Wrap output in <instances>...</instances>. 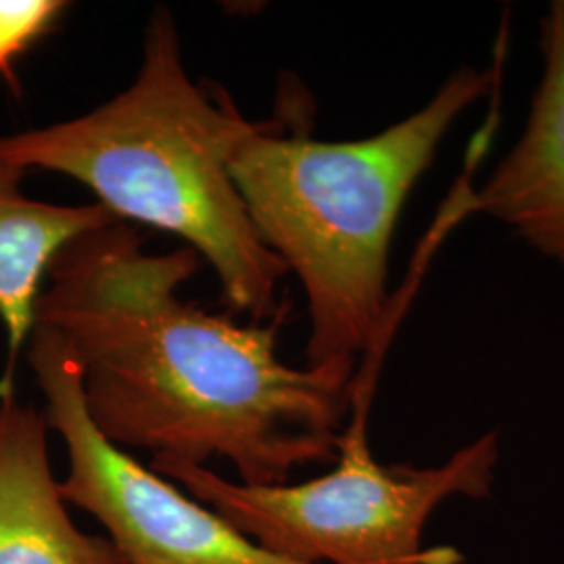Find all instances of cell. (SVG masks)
<instances>
[{
  "instance_id": "cell-7",
  "label": "cell",
  "mask_w": 564,
  "mask_h": 564,
  "mask_svg": "<svg viewBox=\"0 0 564 564\" xmlns=\"http://www.w3.org/2000/svg\"><path fill=\"white\" fill-rule=\"evenodd\" d=\"M0 564H123L109 538L72 521L48 458V424L0 384Z\"/></svg>"
},
{
  "instance_id": "cell-5",
  "label": "cell",
  "mask_w": 564,
  "mask_h": 564,
  "mask_svg": "<svg viewBox=\"0 0 564 564\" xmlns=\"http://www.w3.org/2000/svg\"><path fill=\"white\" fill-rule=\"evenodd\" d=\"M28 364L46 400V424L67 449L61 498L105 527L123 564H302L270 554L102 437L84 403L80 362L53 330L32 328Z\"/></svg>"
},
{
  "instance_id": "cell-2",
  "label": "cell",
  "mask_w": 564,
  "mask_h": 564,
  "mask_svg": "<svg viewBox=\"0 0 564 564\" xmlns=\"http://www.w3.org/2000/svg\"><path fill=\"white\" fill-rule=\"evenodd\" d=\"M496 69L460 67L433 99L360 141L312 139L307 121H249L230 174L263 245L302 282L310 337L305 366L351 368L379 381L410 300L387 293L389 251L414 186Z\"/></svg>"
},
{
  "instance_id": "cell-8",
  "label": "cell",
  "mask_w": 564,
  "mask_h": 564,
  "mask_svg": "<svg viewBox=\"0 0 564 564\" xmlns=\"http://www.w3.org/2000/svg\"><path fill=\"white\" fill-rule=\"evenodd\" d=\"M28 170L0 162V323L9 343V372L30 341L36 303L48 268L65 245L111 223H121L99 203L55 205L28 197L21 182Z\"/></svg>"
},
{
  "instance_id": "cell-1",
  "label": "cell",
  "mask_w": 564,
  "mask_h": 564,
  "mask_svg": "<svg viewBox=\"0 0 564 564\" xmlns=\"http://www.w3.org/2000/svg\"><path fill=\"white\" fill-rule=\"evenodd\" d=\"M199 260L186 245L149 253L126 223L57 253L34 326L80 362L90 421L111 444L153 460L224 458L245 485H282L307 464L335 463L356 370L282 362L289 310L239 324L184 302L181 286Z\"/></svg>"
},
{
  "instance_id": "cell-3",
  "label": "cell",
  "mask_w": 564,
  "mask_h": 564,
  "mask_svg": "<svg viewBox=\"0 0 564 564\" xmlns=\"http://www.w3.org/2000/svg\"><path fill=\"white\" fill-rule=\"evenodd\" d=\"M247 126L226 93L209 97L188 78L176 21L158 9L126 90L74 120L0 137V162L74 178L121 223L178 237L214 268L224 303L262 323L286 310L276 297L286 268L230 174Z\"/></svg>"
},
{
  "instance_id": "cell-6",
  "label": "cell",
  "mask_w": 564,
  "mask_h": 564,
  "mask_svg": "<svg viewBox=\"0 0 564 564\" xmlns=\"http://www.w3.org/2000/svg\"><path fill=\"white\" fill-rule=\"evenodd\" d=\"M544 72L523 132L479 191L473 214L512 228L547 260L564 263V0L542 20Z\"/></svg>"
},
{
  "instance_id": "cell-9",
  "label": "cell",
  "mask_w": 564,
  "mask_h": 564,
  "mask_svg": "<svg viewBox=\"0 0 564 564\" xmlns=\"http://www.w3.org/2000/svg\"><path fill=\"white\" fill-rule=\"evenodd\" d=\"M67 7L59 0H0V82L18 86L15 63L55 30Z\"/></svg>"
},
{
  "instance_id": "cell-4",
  "label": "cell",
  "mask_w": 564,
  "mask_h": 564,
  "mask_svg": "<svg viewBox=\"0 0 564 564\" xmlns=\"http://www.w3.org/2000/svg\"><path fill=\"white\" fill-rule=\"evenodd\" d=\"M368 416L349 410L333 470L305 484H235L207 466L176 460H151L149 468L293 563H449V550L424 552V524L449 498L489 496L500 458L498 433H485L437 466H384L368 444Z\"/></svg>"
}]
</instances>
